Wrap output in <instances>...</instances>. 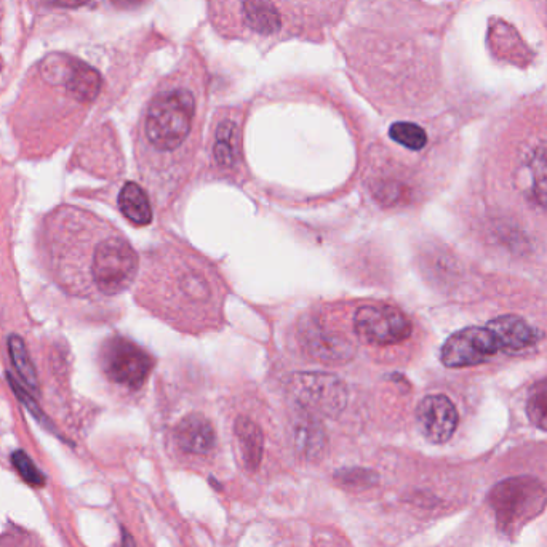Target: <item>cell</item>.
I'll use <instances>...</instances> for the list:
<instances>
[{
	"mask_svg": "<svg viewBox=\"0 0 547 547\" xmlns=\"http://www.w3.org/2000/svg\"><path fill=\"white\" fill-rule=\"evenodd\" d=\"M112 4L122 10H132V8H138L143 5L146 0H111Z\"/></svg>",
	"mask_w": 547,
	"mask_h": 547,
	"instance_id": "obj_26",
	"label": "cell"
},
{
	"mask_svg": "<svg viewBox=\"0 0 547 547\" xmlns=\"http://www.w3.org/2000/svg\"><path fill=\"white\" fill-rule=\"evenodd\" d=\"M44 74L48 76V79L60 77L66 92L79 103L95 101L103 85L100 72L95 68L66 56H63V61L48 60V63H44Z\"/></svg>",
	"mask_w": 547,
	"mask_h": 547,
	"instance_id": "obj_9",
	"label": "cell"
},
{
	"mask_svg": "<svg viewBox=\"0 0 547 547\" xmlns=\"http://www.w3.org/2000/svg\"><path fill=\"white\" fill-rule=\"evenodd\" d=\"M488 330L493 333L501 349L522 351L541 340V332L519 316H500L490 320Z\"/></svg>",
	"mask_w": 547,
	"mask_h": 547,
	"instance_id": "obj_13",
	"label": "cell"
},
{
	"mask_svg": "<svg viewBox=\"0 0 547 547\" xmlns=\"http://www.w3.org/2000/svg\"><path fill=\"white\" fill-rule=\"evenodd\" d=\"M295 445L304 458L317 460L325 450L324 431L314 420L300 421L296 424Z\"/></svg>",
	"mask_w": 547,
	"mask_h": 547,
	"instance_id": "obj_18",
	"label": "cell"
},
{
	"mask_svg": "<svg viewBox=\"0 0 547 547\" xmlns=\"http://www.w3.org/2000/svg\"><path fill=\"white\" fill-rule=\"evenodd\" d=\"M122 215L136 226H146L152 221L151 204L146 192L136 183H125L119 194Z\"/></svg>",
	"mask_w": 547,
	"mask_h": 547,
	"instance_id": "obj_16",
	"label": "cell"
},
{
	"mask_svg": "<svg viewBox=\"0 0 547 547\" xmlns=\"http://www.w3.org/2000/svg\"><path fill=\"white\" fill-rule=\"evenodd\" d=\"M527 415L536 428L547 431V380L536 384L527 402Z\"/></svg>",
	"mask_w": 547,
	"mask_h": 547,
	"instance_id": "obj_23",
	"label": "cell"
},
{
	"mask_svg": "<svg viewBox=\"0 0 547 547\" xmlns=\"http://www.w3.org/2000/svg\"><path fill=\"white\" fill-rule=\"evenodd\" d=\"M336 484L349 490H367L380 482L375 471L364 468H346L335 472Z\"/></svg>",
	"mask_w": 547,
	"mask_h": 547,
	"instance_id": "obj_22",
	"label": "cell"
},
{
	"mask_svg": "<svg viewBox=\"0 0 547 547\" xmlns=\"http://www.w3.org/2000/svg\"><path fill=\"white\" fill-rule=\"evenodd\" d=\"M532 176V199L547 212V146H538L528 157Z\"/></svg>",
	"mask_w": 547,
	"mask_h": 547,
	"instance_id": "obj_20",
	"label": "cell"
},
{
	"mask_svg": "<svg viewBox=\"0 0 547 547\" xmlns=\"http://www.w3.org/2000/svg\"><path fill=\"white\" fill-rule=\"evenodd\" d=\"M416 421L423 434L432 444H445L452 439L458 428V410L447 396L434 394L424 397L416 408Z\"/></svg>",
	"mask_w": 547,
	"mask_h": 547,
	"instance_id": "obj_10",
	"label": "cell"
},
{
	"mask_svg": "<svg viewBox=\"0 0 547 547\" xmlns=\"http://www.w3.org/2000/svg\"><path fill=\"white\" fill-rule=\"evenodd\" d=\"M215 159L223 168H232L240 159V130L234 120L226 119L216 128Z\"/></svg>",
	"mask_w": 547,
	"mask_h": 547,
	"instance_id": "obj_17",
	"label": "cell"
},
{
	"mask_svg": "<svg viewBox=\"0 0 547 547\" xmlns=\"http://www.w3.org/2000/svg\"><path fill=\"white\" fill-rule=\"evenodd\" d=\"M488 503L498 528L504 535L512 536L546 508L547 490L535 477H511L493 487Z\"/></svg>",
	"mask_w": 547,
	"mask_h": 547,
	"instance_id": "obj_3",
	"label": "cell"
},
{
	"mask_svg": "<svg viewBox=\"0 0 547 547\" xmlns=\"http://www.w3.org/2000/svg\"><path fill=\"white\" fill-rule=\"evenodd\" d=\"M298 396L316 412L335 415L344 405V388L340 381L322 375L298 380Z\"/></svg>",
	"mask_w": 547,
	"mask_h": 547,
	"instance_id": "obj_11",
	"label": "cell"
},
{
	"mask_svg": "<svg viewBox=\"0 0 547 547\" xmlns=\"http://www.w3.org/2000/svg\"><path fill=\"white\" fill-rule=\"evenodd\" d=\"M501 351L500 344L487 327H468L453 333L440 351L448 368L474 367Z\"/></svg>",
	"mask_w": 547,
	"mask_h": 547,
	"instance_id": "obj_7",
	"label": "cell"
},
{
	"mask_svg": "<svg viewBox=\"0 0 547 547\" xmlns=\"http://www.w3.org/2000/svg\"><path fill=\"white\" fill-rule=\"evenodd\" d=\"M301 340L312 359L336 365L348 362L354 356V343L341 330L325 324L322 319H309L301 330Z\"/></svg>",
	"mask_w": 547,
	"mask_h": 547,
	"instance_id": "obj_8",
	"label": "cell"
},
{
	"mask_svg": "<svg viewBox=\"0 0 547 547\" xmlns=\"http://www.w3.org/2000/svg\"><path fill=\"white\" fill-rule=\"evenodd\" d=\"M175 442L188 455H208L216 445L215 428L204 415L192 413L176 426Z\"/></svg>",
	"mask_w": 547,
	"mask_h": 547,
	"instance_id": "obj_12",
	"label": "cell"
},
{
	"mask_svg": "<svg viewBox=\"0 0 547 547\" xmlns=\"http://www.w3.org/2000/svg\"><path fill=\"white\" fill-rule=\"evenodd\" d=\"M159 311L175 327L191 332L221 324L223 284L200 256L168 247L154 269Z\"/></svg>",
	"mask_w": 547,
	"mask_h": 547,
	"instance_id": "obj_1",
	"label": "cell"
},
{
	"mask_svg": "<svg viewBox=\"0 0 547 547\" xmlns=\"http://www.w3.org/2000/svg\"><path fill=\"white\" fill-rule=\"evenodd\" d=\"M234 431H236L237 442H239L245 466L250 471H256L260 468L261 458H263V431L255 421L244 418V416H240L236 421Z\"/></svg>",
	"mask_w": 547,
	"mask_h": 547,
	"instance_id": "obj_14",
	"label": "cell"
},
{
	"mask_svg": "<svg viewBox=\"0 0 547 547\" xmlns=\"http://www.w3.org/2000/svg\"><path fill=\"white\" fill-rule=\"evenodd\" d=\"M12 463L15 466L16 471L20 472V476L28 482L31 487H44L45 476L39 469L36 468V464L32 463L26 453L21 450H16L12 455Z\"/></svg>",
	"mask_w": 547,
	"mask_h": 547,
	"instance_id": "obj_24",
	"label": "cell"
},
{
	"mask_svg": "<svg viewBox=\"0 0 547 547\" xmlns=\"http://www.w3.org/2000/svg\"><path fill=\"white\" fill-rule=\"evenodd\" d=\"M354 333L370 348L399 346L412 336L413 325L396 306L384 303L362 304L354 314Z\"/></svg>",
	"mask_w": 547,
	"mask_h": 547,
	"instance_id": "obj_5",
	"label": "cell"
},
{
	"mask_svg": "<svg viewBox=\"0 0 547 547\" xmlns=\"http://www.w3.org/2000/svg\"><path fill=\"white\" fill-rule=\"evenodd\" d=\"M48 4L60 8H77L88 4L90 0H47Z\"/></svg>",
	"mask_w": 547,
	"mask_h": 547,
	"instance_id": "obj_25",
	"label": "cell"
},
{
	"mask_svg": "<svg viewBox=\"0 0 547 547\" xmlns=\"http://www.w3.org/2000/svg\"><path fill=\"white\" fill-rule=\"evenodd\" d=\"M196 116V98L189 90H165L152 100L144 120L148 143L159 152H173L183 146Z\"/></svg>",
	"mask_w": 547,
	"mask_h": 547,
	"instance_id": "obj_2",
	"label": "cell"
},
{
	"mask_svg": "<svg viewBox=\"0 0 547 547\" xmlns=\"http://www.w3.org/2000/svg\"><path fill=\"white\" fill-rule=\"evenodd\" d=\"M122 547H136L132 535H130V533L128 532H124V538H122Z\"/></svg>",
	"mask_w": 547,
	"mask_h": 547,
	"instance_id": "obj_27",
	"label": "cell"
},
{
	"mask_svg": "<svg viewBox=\"0 0 547 547\" xmlns=\"http://www.w3.org/2000/svg\"><path fill=\"white\" fill-rule=\"evenodd\" d=\"M244 15L248 26L263 36H272L282 28V18L272 0H245Z\"/></svg>",
	"mask_w": 547,
	"mask_h": 547,
	"instance_id": "obj_15",
	"label": "cell"
},
{
	"mask_svg": "<svg viewBox=\"0 0 547 547\" xmlns=\"http://www.w3.org/2000/svg\"><path fill=\"white\" fill-rule=\"evenodd\" d=\"M8 351L12 357L13 367L20 375L24 386L28 388L29 392H34V394L39 392V378H37L36 368H34L28 348L20 336L12 335L8 338Z\"/></svg>",
	"mask_w": 547,
	"mask_h": 547,
	"instance_id": "obj_19",
	"label": "cell"
},
{
	"mask_svg": "<svg viewBox=\"0 0 547 547\" xmlns=\"http://www.w3.org/2000/svg\"><path fill=\"white\" fill-rule=\"evenodd\" d=\"M154 359L146 349L124 336H114L103 344L101 368L111 383L136 391L148 380Z\"/></svg>",
	"mask_w": 547,
	"mask_h": 547,
	"instance_id": "obj_6",
	"label": "cell"
},
{
	"mask_svg": "<svg viewBox=\"0 0 547 547\" xmlns=\"http://www.w3.org/2000/svg\"><path fill=\"white\" fill-rule=\"evenodd\" d=\"M138 271V256L122 234H108L93 248L90 277L104 296H116L133 284Z\"/></svg>",
	"mask_w": 547,
	"mask_h": 547,
	"instance_id": "obj_4",
	"label": "cell"
},
{
	"mask_svg": "<svg viewBox=\"0 0 547 547\" xmlns=\"http://www.w3.org/2000/svg\"><path fill=\"white\" fill-rule=\"evenodd\" d=\"M389 136L396 143L412 151H421L428 144V135L420 125L412 122H397L389 128Z\"/></svg>",
	"mask_w": 547,
	"mask_h": 547,
	"instance_id": "obj_21",
	"label": "cell"
}]
</instances>
